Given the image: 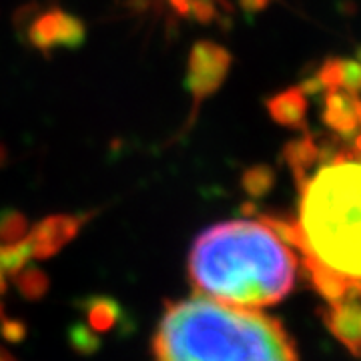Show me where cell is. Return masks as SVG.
<instances>
[{
	"label": "cell",
	"instance_id": "obj_1",
	"mask_svg": "<svg viewBox=\"0 0 361 361\" xmlns=\"http://www.w3.org/2000/svg\"><path fill=\"white\" fill-rule=\"evenodd\" d=\"M297 215L281 223L313 287L327 301V327L355 353L360 345V201L357 133L341 141L297 142Z\"/></svg>",
	"mask_w": 361,
	"mask_h": 361
},
{
	"label": "cell",
	"instance_id": "obj_2",
	"mask_svg": "<svg viewBox=\"0 0 361 361\" xmlns=\"http://www.w3.org/2000/svg\"><path fill=\"white\" fill-rule=\"evenodd\" d=\"M297 267L281 221H223L201 233L189 253V277L199 295L249 310L289 295Z\"/></svg>",
	"mask_w": 361,
	"mask_h": 361
},
{
	"label": "cell",
	"instance_id": "obj_3",
	"mask_svg": "<svg viewBox=\"0 0 361 361\" xmlns=\"http://www.w3.org/2000/svg\"><path fill=\"white\" fill-rule=\"evenodd\" d=\"M153 353L157 361H299L275 317L199 293L165 310Z\"/></svg>",
	"mask_w": 361,
	"mask_h": 361
},
{
	"label": "cell",
	"instance_id": "obj_4",
	"mask_svg": "<svg viewBox=\"0 0 361 361\" xmlns=\"http://www.w3.org/2000/svg\"><path fill=\"white\" fill-rule=\"evenodd\" d=\"M71 227L61 229L59 223L52 229H40V233H28L23 239H13L8 243H0V361H16L11 348L6 345L11 337V323L4 317V307H2V295L6 291V281L11 271L25 265L32 253H40L42 249H49V243H44L52 235L68 233Z\"/></svg>",
	"mask_w": 361,
	"mask_h": 361
},
{
	"label": "cell",
	"instance_id": "obj_5",
	"mask_svg": "<svg viewBox=\"0 0 361 361\" xmlns=\"http://www.w3.org/2000/svg\"><path fill=\"white\" fill-rule=\"evenodd\" d=\"M171 8L189 18L213 20L221 11V0H167Z\"/></svg>",
	"mask_w": 361,
	"mask_h": 361
}]
</instances>
